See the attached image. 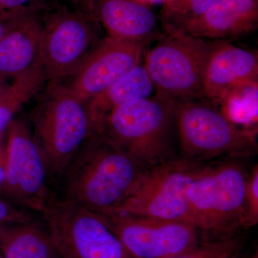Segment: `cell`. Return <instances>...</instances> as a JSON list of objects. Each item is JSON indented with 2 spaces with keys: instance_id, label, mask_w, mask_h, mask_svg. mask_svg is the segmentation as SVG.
Wrapping results in <instances>:
<instances>
[{
  "instance_id": "1f68e13d",
  "label": "cell",
  "mask_w": 258,
  "mask_h": 258,
  "mask_svg": "<svg viewBox=\"0 0 258 258\" xmlns=\"http://www.w3.org/2000/svg\"><path fill=\"white\" fill-rule=\"evenodd\" d=\"M93 1H94V0H88V4H89L90 8H91V10H92Z\"/></svg>"
},
{
  "instance_id": "4316f807",
  "label": "cell",
  "mask_w": 258,
  "mask_h": 258,
  "mask_svg": "<svg viewBox=\"0 0 258 258\" xmlns=\"http://www.w3.org/2000/svg\"><path fill=\"white\" fill-rule=\"evenodd\" d=\"M6 176V159L0 161V187L4 183Z\"/></svg>"
},
{
  "instance_id": "8fae6325",
  "label": "cell",
  "mask_w": 258,
  "mask_h": 258,
  "mask_svg": "<svg viewBox=\"0 0 258 258\" xmlns=\"http://www.w3.org/2000/svg\"><path fill=\"white\" fill-rule=\"evenodd\" d=\"M100 215L133 258L174 257L202 242L203 232L187 222L121 212Z\"/></svg>"
},
{
  "instance_id": "52a82bcc",
  "label": "cell",
  "mask_w": 258,
  "mask_h": 258,
  "mask_svg": "<svg viewBox=\"0 0 258 258\" xmlns=\"http://www.w3.org/2000/svg\"><path fill=\"white\" fill-rule=\"evenodd\" d=\"M100 32L101 25L90 10H47L37 60L46 81L61 82L72 76L103 39Z\"/></svg>"
},
{
  "instance_id": "7a4b0ae2",
  "label": "cell",
  "mask_w": 258,
  "mask_h": 258,
  "mask_svg": "<svg viewBox=\"0 0 258 258\" xmlns=\"http://www.w3.org/2000/svg\"><path fill=\"white\" fill-rule=\"evenodd\" d=\"M176 103L155 94L115 107L97 129L143 168L174 159L171 149Z\"/></svg>"
},
{
  "instance_id": "f546056e",
  "label": "cell",
  "mask_w": 258,
  "mask_h": 258,
  "mask_svg": "<svg viewBox=\"0 0 258 258\" xmlns=\"http://www.w3.org/2000/svg\"><path fill=\"white\" fill-rule=\"evenodd\" d=\"M138 1L152 7V5H162L164 0H138Z\"/></svg>"
},
{
  "instance_id": "cb8c5ba5",
  "label": "cell",
  "mask_w": 258,
  "mask_h": 258,
  "mask_svg": "<svg viewBox=\"0 0 258 258\" xmlns=\"http://www.w3.org/2000/svg\"><path fill=\"white\" fill-rule=\"evenodd\" d=\"M30 221L33 218L30 214L0 198V233L10 226Z\"/></svg>"
},
{
  "instance_id": "ac0fdd59",
  "label": "cell",
  "mask_w": 258,
  "mask_h": 258,
  "mask_svg": "<svg viewBox=\"0 0 258 258\" xmlns=\"http://www.w3.org/2000/svg\"><path fill=\"white\" fill-rule=\"evenodd\" d=\"M0 251L5 258H50L57 249L48 229L30 221L2 231Z\"/></svg>"
},
{
  "instance_id": "277c9868",
  "label": "cell",
  "mask_w": 258,
  "mask_h": 258,
  "mask_svg": "<svg viewBox=\"0 0 258 258\" xmlns=\"http://www.w3.org/2000/svg\"><path fill=\"white\" fill-rule=\"evenodd\" d=\"M32 111V131L41 151L50 181L60 179L69 163L94 128L87 102L62 83L49 82Z\"/></svg>"
},
{
  "instance_id": "5b68a950",
  "label": "cell",
  "mask_w": 258,
  "mask_h": 258,
  "mask_svg": "<svg viewBox=\"0 0 258 258\" xmlns=\"http://www.w3.org/2000/svg\"><path fill=\"white\" fill-rule=\"evenodd\" d=\"M176 125L186 160L240 159L257 152V133L236 126L205 98L176 103Z\"/></svg>"
},
{
  "instance_id": "5bb4252c",
  "label": "cell",
  "mask_w": 258,
  "mask_h": 258,
  "mask_svg": "<svg viewBox=\"0 0 258 258\" xmlns=\"http://www.w3.org/2000/svg\"><path fill=\"white\" fill-rule=\"evenodd\" d=\"M43 12L1 15L7 30L0 42V75L16 79L36 63L43 30Z\"/></svg>"
},
{
  "instance_id": "6da1fadb",
  "label": "cell",
  "mask_w": 258,
  "mask_h": 258,
  "mask_svg": "<svg viewBox=\"0 0 258 258\" xmlns=\"http://www.w3.org/2000/svg\"><path fill=\"white\" fill-rule=\"evenodd\" d=\"M143 169L133 158L94 132L64 170L60 179V199L96 213H111Z\"/></svg>"
},
{
  "instance_id": "f1b7e54d",
  "label": "cell",
  "mask_w": 258,
  "mask_h": 258,
  "mask_svg": "<svg viewBox=\"0 0 258 258\" xmlns=\"http://www.w3.org/2000/svg\"><path fill=\"white\" fill-rule=\"evenodd\" d=\"M6 30L7 24L5 23V20H2V19L0 18V42L3 40L5 32H6Z\"/></svg>"
},
{
  "instance_id": "e0dca14e",
  "label": "cell",
  "mask_w": 258,
  "mask_h": 258,
  "mask_svg": "<svg viewBox=\"0 0 258 258\" xmlns=\"http://www.w3.org/2000/svg\"><path fill=\"white\" fill-rule=\"evenodd\" d=\"M154 87L145 66L136 67L103 92L87 102L88 112L96 132L101 120L111 110L128 102L152 97Z\"/></svg>"
},
{
  "instance_id": "d6a6232c",
  "label": "cell",
  "mask_w": 258,
  "mask_h": 258,
  "mask_svg": "<svg viewBox=\"0 0 258 258\" xmlns=\"http://www.w3.org/2000/svg\"><path fill=\"white\" fill-rule=\"evenodd\" d=\"M252 258H258L257 252H256V253H254L253 257H252Z\"/></svg>"
},
{
  "instance_id": "9c48e42d",
  "label": "cell",
  "mask_w": 258,
  "mask_h": 258,
  "mask_svg": "<svg viewBox=\"0 0 258 258\" xmlns=\"http://www.w3.org/2000/svg\"><path fill=\"white\" fill-rule=\"evenodd\" d=\"M42 214L62 258H133L100 214L52 198Z\"/></svg>"
},
{
  "instance_id": "4fadbf2b",
  "label": "cell",
  "mask_w": 258,
  "mask_h": 258,
  "mask_svg": "<svg viewBox=\"0 0 258 258\" xmlns=\"http://www.w3.org/2000/svg\"><path fill=\"white\" fill-rule=\"evenodd\" d=\"M257 81V51L235 46L229 41H211L203 74L205 98L217 103L235 88Z\"/></svg>"
},
{
  "instance_id": "2e32d148",
  "label": "cell",
  "mask_w": 258,
  "mask_h": 258,
  "mask_svg": "<svg viewBox=\"0 0 258 258\" xmlns=\"http://www.w3.org/2000/svg\"><path fill=\"white\" fill-rule=\"evenodd\" d=\"M92 13L112 38L149 42L164 32L152 7L138 0H94Z\"/></svg>"
},
{
  "instance_id": "d4e9b609",
  "label": "cell",
  "mask_w": 258,
  "mask_h": 258,
  "mask_svg": "<svg viewBox=\"0 0 258 258\" xmlns=\"http://www.w3.org/2000/svg\"><path fill=\"white\" fill-rule=\"evenodd\" d=\"M67 1L72 3L73 5H76L80 9L88 10L92 12L91 8H90L89 4H88V0H67Z\"/></svg>"
},
{
  "instance_id": "ffe728a7",
  "label": "cell",
  "mask_w": 258,
  "mask_h": 258,
  "mask_svg": "<svg viewBox=\"0 0 258 258\" xmlns=\"http://www.w3.org/2000/svg\"><path fill=\"white\" fill-rule=\"evenodd\" d=\"M216 104L236 126L257 133L258 81L235 88Z\"/></svg>"
},
{
  "instance_id": "3957f363",
  "label": "cell",
  "mask_w": 258,
  "mask_h": 258,
  "mask_svg": "<svg viewBox=\"0 0 258 258\" xmlns=\"http://www.w3.org/2000/svg\"><path fill=\"white\" fill-rule=\"evenodd\" d=\"M224 159L200 167L186 189L195 227L213 237L235 235L248 227L246 188L248 174L237 161Z\"/></svg>"
},
{
  "instance_id": "484cf974",
  "label": "cell",
  "mask_w": 258,
  "mask_h": 258,
  "mask_svg": "<svg viewBox=\"0 0 258 258\" xmlns=\"http://www.w3.org/2000/svg\"><path fill=\"white\" fill-rule=\"evenodd\" d=\"M5 132L0 134V161L6 159V145L5 144Z\"/></svg>"
},
{
  "instance_id": "603a6c76",
  "label": "cell",
  "mask_w": 258,
  "mask_h": 258,
  "mask_svg": "<svg viewBox=\"0 0 258 258\" xmlns=\"http://www.w3.org/2000/svg\"><path fill=\"white\" fill-rule=\"evenodd\" d=\"M246 210L248 227L257 225L258 222V167L254 166L248 175L246 188Z\"/></svg>"
},
{
  "instance_id": "44dd1931",
  "label": "cell",
  "mask_w": 258,
  "mask_h": 258,
  "mask_svg": "<svg viewBox=\"0 0 258 258\" xmlns=\"http://www.w3.org/2000/svg\"><path fill=\"white\" fill-rule=\"evenodd\" d=\"M242 240L235 235L208 238L183 253L169 258H238Z\"/></svg>"
},
{
  "instance_id": "9a60e30c",
  "label": "cell",
  "mask_w": 258,
  "mask_h": 258,
  "mask_svg": "<svg viewBox=\"0 0 258 258\" xmlns=\"http://www.w3.org/2000/svg\"><path fill=\"white\" fill-rule=\"evenodd\" d=\"M257 24L258 0H215L179 30L209 41H228L254 31Z\"/></svg>"
},
{
  "instance_id": "83f0119b",
  "label": "cell",
  "mask_w": 258,
  "mask_h": 258,
  "mask_svg": "<svg viewBox=\"0 0 258 258\" xmlns=\"http://www.w3.org/2000/svg\"><path fill=\"white\" fill-rule=\"evenodd\" d=\"M7 79H8V78L0 75V97L2 96V95L5 93L7 88H8V86H10V84L8 83Z\"/></svg>"
},
{
  "instance_id": "4dcf8cb0",
  "label": "cell",
  "mask_w": 258,
  "mask_h": 258,
  "mask_svg": "<svg viewBox=\"0 0 258 258\" xmlns=\"http://www.w3.org/2000/svg\"><path fill=\"white\" fill-rule=\"evenodd\" d=\"M50 258H62V256L60 255V254L58 253V252H55V254H53V255L52 256V257H50Z\"/></svg>"
},
{
  "instance_id": "7402d4cb",
  "label": "cell",
  "mask_w": 258,
  "mask_h": 258,
  "mask_svg": "<svg viewBox=\"0 0 258 258\" xmlns=\"http://www.w3.org/2000/svg\"><path fill=\"white\" fill-rule=\"evenodd\" d=\"M47 0H0V15L44 12L49 9Z\"/></svg>"
},
{
  "instance_id": "7c38bea8",
  "label": "cell",
  "mask_w": 258,
  "mask_h": 258,
  "mask_svg": "<svg viewBox=\"0 0 258 258\" xmlns=\"http://www.w3.org/2000/svg\"><path fill=\"white\" fill-rule=\"evenodd\" d=\"M146 42L102 39L64 87L85 102L103 92L142 62Z\"/></svg>"
},
{
  "instance_id": "836d02e7",
  "label": "cell",
  "mask_w": 258,
  "mask_h": 258,
  "mask_svg": "<svg viewBox=\"0 0 258 258\" xmlns=\"http://www.w3.org/2000/svg\"><path fill=\"white\" fill-rule=\"evenodd\" d=\"M0 258H5L4 256H3V254H2L1 251H0Z\"/></svg>"
},
{
  "instance_id": "30bf717a",
  "label": "cell",
  "mask_w": 258,
  "mask_h": 258,
  "mask_svg": "<svg viewBox=\"0 0 258 258\" xmlns=\"http://www.w3.org/2000/svg\"><path fill=\"white\" fill-rule=\"evenodd\" d=\"M41 151L25 120L15 119L8 128L6 176L0 195L23 208L43 212L51 197Z\"/></svg>"
},
{
  "instance_id": "8992f818",
  "label": "cell",
  "mask_w": 258,
  "mask_h": 258,
  "mask_svg": "<svg viewBox=\"0 0 258 258\" xmlns=\"http://www.w3.org/2000/svg\"><path fill=\"white\" fill-rule=\"evenodd\" d=\"M211 41L182 30L164 32L144 64L156 94L176 103L205 98L203 74Z\"/></svg>"
},
{
  "instance_id": "ba28073f",
  "label": "cell",
  "mask_w": 258,
  "mask_h": 258,
  "mask_svg": "<svg viewBox=\"0 0 258 258\" xmlns=\"http://www.w3.org/2000/svg\"><path fill=\"white\" fill-rule=\"evenodd\" d=\"M202 166L203 163L174 158L144 168L113 212L176 220L195 226L186 189Z\"/></svg>"
},
{
  "instance_id": "d6986e66",
  "label": "cell",
  "mask_w": 258,
  "mask_h": 258,
  "mask_svg": "<svg viewBox=\"0 0 258 258\" xmlns=\"http://www.w3.org/2000/svg\"><path fill=\"white\" fill-rule=\"evenodd\" d=\"M46 80L39 64L15 79L0 97V134L4 133L24 104L40 91Z\"/></svg>"
}]
</instances>
